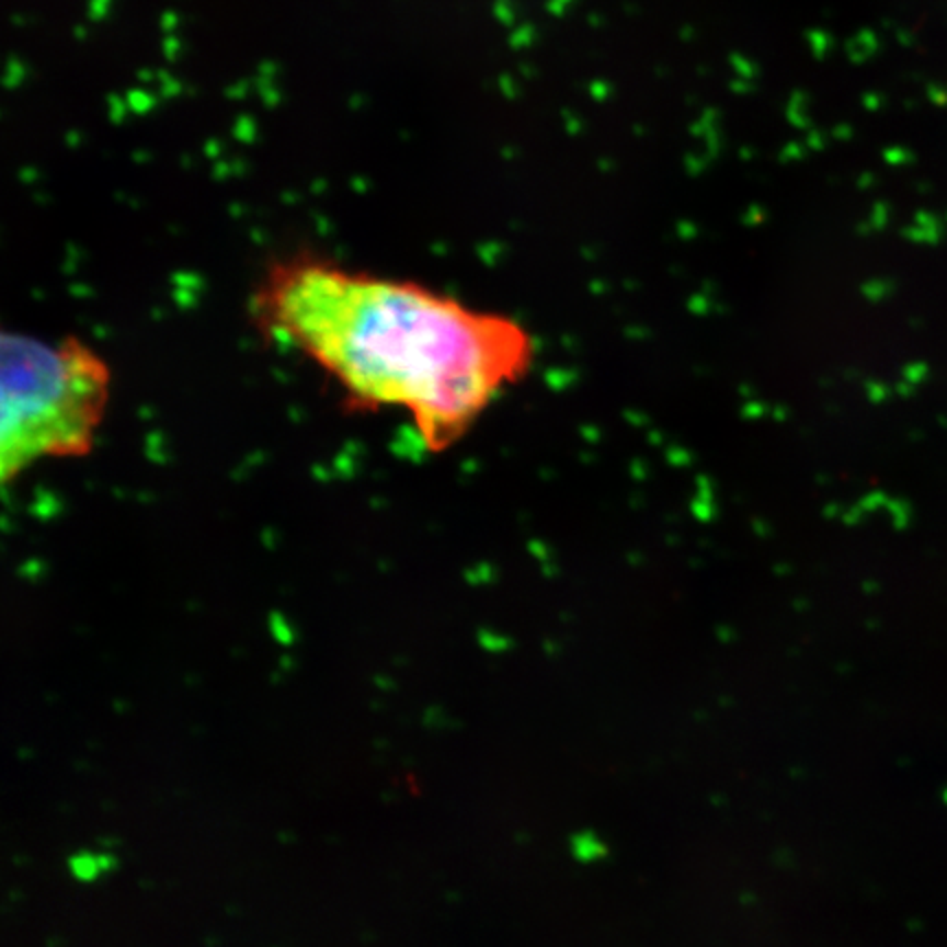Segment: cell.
<instances>
[{
	"label": "cell",
	"mask_w": 947,
	"mask_h": 947,
	"mask_svg": "<svg viewBox=\"0 0 947 947\" xmlns=\"http://www.w3.org/2000/svg\"><path fill=\"white\" fill-rule=\"evenodd\" d=\"M99 866L101 870H112L116 868V859L112 855H99Z\"/></svg>",
	"instance_id": "277c9868"
},
{
	"label": "cell",
	"mask_w": 947,
	"mask_h": 947,
	"mask_svg": "<svg viewBox=\"0 0 947 947\" xmlns=\"http://www.w3.org/2000/svg\"><path fill=\"white\" fill-rule=\"evenodd\" d=\"M68 866H70V872L79 881H94L99 877V872H101L99 855H92V853H85V851L83 853H75L70 857V862H68Z\"/></svg>",
	"instance_id": "3957f363"
},
{
	"label": "cell",
	"mask_w": 947,
	"mask_h": 947,
	"mask_svg": "<svg viewBox=\"0 0 947 947\" xmlns=\"http://www.w3.org/2000/svg\"><path fill=\"white\" fill-rule=\"evenodd\" d=\"M250 313L265 338L329 373L351 408L408 410L427 452L458 443L535 357L509 316L311 254L270 265Z\"/></svg>",
	"instance_id": "6da1fadb"
},
{
	"label": "cell",
	"mask_w": 947,
	"mask_h": 947,
	"mask_svg": "<svg viewBox=\"0 0 947 947\" xmlns=\"http://www.w3.org/2000/svg\"><path fill=\"white\" fill-rule=\"evenodd\" d=\"M4 484L44 458L90 454L110 401L105 360L68 335L59 342L4 331L0 349Z\"/></svg>",
	"instance_id": "7a4b0ae2"
}]
</instances>
